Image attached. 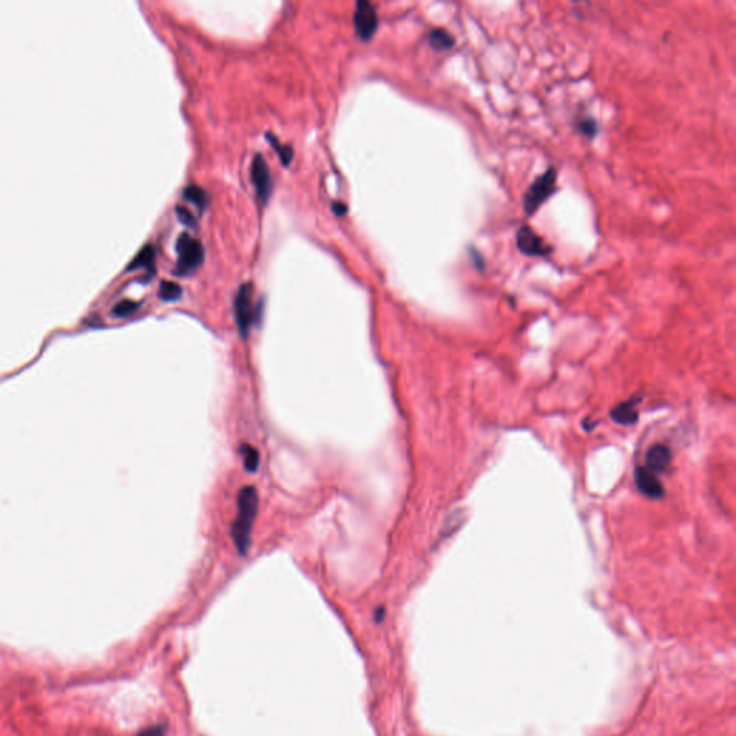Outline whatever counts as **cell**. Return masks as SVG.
<instances>
[{
	"label": "cell",
	"instance_id": "1",
	"mask_svg": "<svg viewBox=\"0 0 736 736\" xmlns=\"http://www.w3.org/2000/svg\"><path fill=\"white\" fill-rule=\"evenodd\" d=\"M258 492L253 486H243L238 495V517L232 526V536L240 555H246L250 548L252 528L258 512Z\"/></svg>",
	"mask_w": 736,
	"mask_h": 736
},
{
	"label": "cell",
	"instance_id": "2",
	"mask_svg": "<svg viewBox=\"0 0 736 736\" xmlns=\"http://www.w3.org/2000/svg\"><path fill=\"white\" fill-rule=\"evenodd\" d=\"M555 182H557V172H555V168L550 167L543 176L538 177L531 184V187L525 193V199H524V207L528 214L535 213L538 207L548 200V197L552 194L555 189Z\"/></svg>",
	"mask_w": 736,
	"mask_h": 736
},
{
	"label": "cell",
	"instance_id": "3",
	"mask_svg": "<svg viewBox=\"0 0 736 736\" xmlns=\"http://www.w3.org/2000/svg\"><path fill=\"white\" fill-rule=\"evenodd\" d=\"M235 318L240 335L246 338L254 320L253 288L250 284L242 285L235 297Z\"/></svg>",
	"mask_w": 736,
	"mask_h": 736
},
{
	"label": "cell",
	"instance_id": "4",
	"mask_svg": "<svg viewBox=\"0 0 736 736\" xmlns=\"http://www.w3.org/2000/svg\"><path fill=\"white\" fill-rule=\"evenodd\" d=\"M179 250V269L182 272H191L203 262L205 258V250L202 243L190 238L187 233H183L179 238L177 243Z\"/></svg>",
	"mask_w": 736,
	"mask_h": 736
},
{
	"label": "cell",
	"instance_id": "5",
	"mask_svg": "<svg viewBox=\"0 0 736 736\" xmlns=\"http://www.w3.org/2000/svg\"><path fill=\"white\" fill-rule=\"evenodd\" d=\"M354 25L358 36L364 41L372 39V36L376 34L379 26V16L374 6L370 2L360 0L357 4L354 13Z\"/></svg>",
	"mask_w": 736,
	"mask_h": 736
},
{
	"label": "cell",
	"instance_id": "6",
	"mask_svg": "<svg viewBox=\"0 0 736 736\" xmlns=\"http://www.w3.org/2000/svg\"><path fill=\"white\" fill-rule=\"evenodd\" d=\"M250 179L254 189H257L258 199L262 203H266L272 191V176L262 154H257L252 161Z\"/></svg>",
	"mask_w": 736,
	"mask_h": 736
},
{
	"label": "cell",
	"instance_id": "7",
	"mask_svg": "<svg viewBox=\"0 0 736 736\" xmlns=\"http://www.w3.org/2000/svg\"><path fill=\"white\" fill-rule=\"evenodd\" d=\"M518 249L529 257H547L552 247L529 226H522L517 233Z\"/></svg>",
	"mask_w": 736,
	"mask_h": 736
},
{
	"label": "cell",
	"instance_id": "8",
	"mask_svg": "<svg viewBox=\"0 0 736 736\" xmlns=\"http://www.w3.org/2000/svg\"><path fill=\"white\" fill-rule=\"evenodd\" d=\"M636 484L640 492L650 499H662L665 496V488L659 476L646 466L636 469Z\"/></svg>",
	"mask_w": 736,
	"mask_h": 736
},
{
	"label": "cell",
	"instance_id": "9",
	"mask_svg": "<svg viewBox=\"0 0 736 736\" xmlns=\"http://www.w3.org/2000/svg\"><path fill=\"white\" fill-rule=\"evenodd\" d=\"M672 463V450L669 446L659 443L648 449L646 455V468L659 475L665 472Z\"/></svg>",
	"mask_w": 736,
	"mask_h": 736
},
{
	"label": "cell",
	"instance_id": "10",
	"mask_svg": "<svg viewBox=\"0 0 736 736\" xmlns=\"http://www.w3.org/2000/svg\"><path fill=\"white\" fill-rule=\"evenodd\" d=\"M610 417L615 423L622 424V426H632V424H634L639 420V411L636 409V403L630 400V402H625V403L615 406L611 410Z\"/></svg>",
	"mask_w": 736,
	"mask_h": 736
},
{
	"label": "cell",
	"instance_id": "11",
	"mask_svg": "<svg viewBox=\"0 0 736 736\" xmlns=\"http://www.w3.org/2000/svg\"><path fill=\"white\" fill-rule=\"evenodd\" d=\"M429 41H430V45L435 49H437V50L450 49L453 45H455V38H453L444 29H435V31H432L430 35H429Z\"/></svg>",
	"mask_w": 736,
	"mask_h": 736
},
{
	"label": "cell",
	"instance_id": "12",
	"mask_svg": "<svg viewBox=\"0 0 736 736\" xmlns=\"http://www.w3.org/2000/svg\"><path fill=\"white\" fill-rule=\"evenodd\" d=\"M240 450H242V458H243L245 469L247 472H250V473L257 472L258 468H259V462H261L259 451L254 449L253 446H250V444H243Z\"/></svg>",
	"mask_w": 736,
	"mask_h": 736
},
{
	"label": "cell",
	"instance_id": "13",
	"mask_svg": "<svg viewBox=\"0 0 736 736\" xmlns=\"http://www.w3.org/2000/svg\"><path fill=\"white\" fill-rule=\"evenodd\" d=\"M184 196L187 200H190L191 203H194L197 207H200V209H203L207 203V194L199 186H193V184L187 186L184 190Z\"/></svg>",
	"mask_w": 736,
	"mask_h": 736
},
{
	"label": "cell",
	"instance_id": "14",
	"mask_svg": "<svg viewBox=\"0 0 736 736\" xmlns=\"http://www.w3.org/2000/svg\"><path fill=\"white\" fill-rule=\"evenodd\" d=\"M160 298L164 301H176L182 295V287L172 280H163L160 285Z\"/></svg>",
	"mask_w": 736,
	"mask_h": 736
},
{
	"label": "cell",
	"instance_id": "15",
	"mask_svg": "<svg viewBox=\"0 0 736 736\" xmlns=\"http://www.w3.org/2000/svg\"><path fill=\"white\" fill-rule=\"evenodd\" d=\"M153 261H154V249H153V246H146V247H143L138 252V254L134 258V261L130 264V269H135V268H139V266H147V265L153 264Z\"/></svg>",
	"mask_w": 736,
	"mask_h": 736
},
{
	"label": "cell",
	"instance_id": "16",
	"mask_svg": "<svg viewBox=\"0 0 736 736\" xmlns=\"http://www.w3.org/2000/svg\"><path fill=\"white\" fill-rule=\"evenodd\" d=\"M138 308V304L134 302V301H130V299H125V301H121L116 305L114 308V314L117 317H128L131 315L132 313H135Z\"/></svg>",
	"mask_w": 736,
	"mask_h": 736
},
{
	"label": "cell",
	"instance_id": "17",
	"mask_svg": "<svg viewBox=\"0 0 736 736\" xmlns=\"http://www.w3.org/2000/svg\"><path fill=\"white\" fill-rule=\"evenodd\" d=\"M268 137H269V143H272V146L276 149V151H278V154L280 157V163H284L287 165L291 161V158H292V154H294L292 149L289 146L279 144L278 141L275 139V137H271V135H268Z\"/></svg>",
	"mask_w": 736,
	"mask_h": 736
},
{
	"label": "cell",
	"instance_id": "18",
	"mask_svg": "<svg viewBox=\"0 0 736 736\" xmlns=\"http://www.w3.org/2000/svg\"><path fill=\"white\" fill-rule=\"evenodd\" d=\"M578 128H580L581 132H582L584 135H587V137H592V135H596V132H597V124H596V121L591 120V118H585V120H582V121L578 124Z\"/></svg>",
	"mask_w": 736,
	"mask_h": 736
},
{
	"label": "cell",
	"instance_id": "19",
	"mask_svg": "<svg viewBox=\"0 0 736 736\" xmlns=\"http://www.w3.org/2000/svg\"><path fill=\"white\" fill-rule=\"evenodd\" d=\"M177 214H179V219H180L183 223H186V224H194V217H193V214L190 213V210H187V209L179 206V207H177Z\"/></svg>",
	"mask_w": 736,
	"mask_h": 736
},
{
	"label": "cell",
	"instance_id": "20",
	"mask_svg": "<svg viewBox=\"0 0 736 736\" xmlns=\"http://www.w3.org/2000/svg\"><path fill=\"white\" fill-rule=\"evenodd\" d=\"M137 736H164V728L161 726L147 728L143 732H139Z\"/></svg>",
	"mask_w": 736,
	"mask_h": 736
},
{
	"label": "cell",
	"instance_id": "21",
	"mask_svg": "<svg viewBox=\"0 0 736 736\" xmlns=\"http://www.w3.org/2000/svg\"><path fill=\"white\" fill-rule=\"evenodd\" d=\"M334 210H335V213H336L338 216H343V214L347 212L346 205H343V203H334Z\"/></svg>",
	"mask_w": 736,
	"mask_h": 736
}]
</instances>
